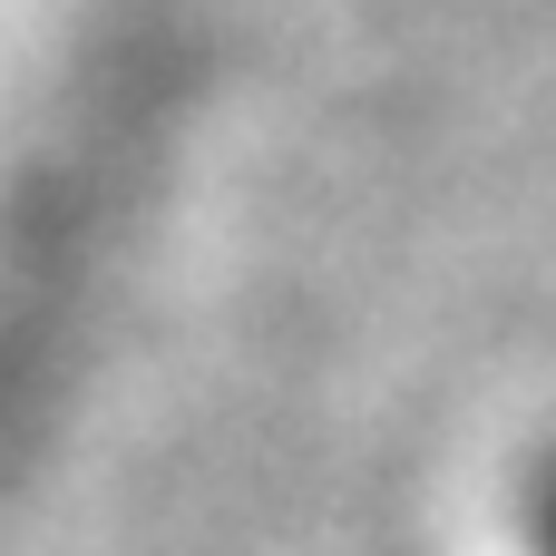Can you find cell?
I'll return each instance as SVG.
<instances>
[{
  "label": "cell",
  "mask_w": 556,
  "mask_h": 556,
  "mask_svg": "<svg viewBox=\"0 0 556 556\" xmlns=\"http://www.w3.org/2000/svg\"><path fill=\"white\" fill-rule=\"evenodd\" d=\"M538 518H547V556H556V479H547V508H538Z\"/></svg>",
  "instance_id": "cell-1"
}]
</instances>
